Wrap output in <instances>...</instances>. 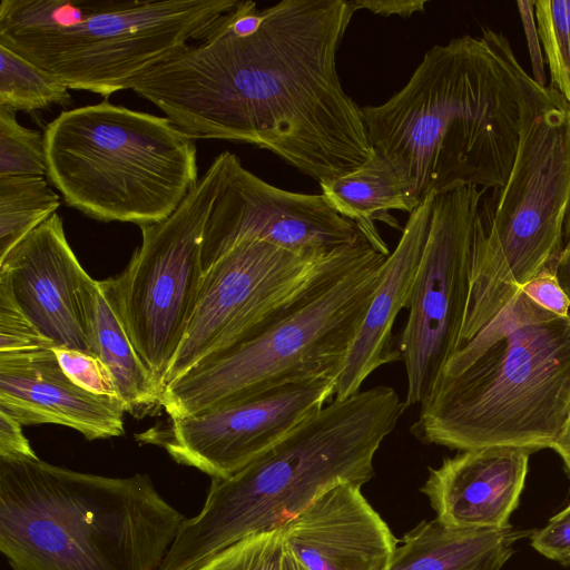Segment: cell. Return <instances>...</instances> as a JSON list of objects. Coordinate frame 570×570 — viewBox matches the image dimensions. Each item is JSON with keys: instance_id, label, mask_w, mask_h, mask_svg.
I'll list each match as a JSON object with an SVG mask.
<instances>
[{"instance_id": "1", "label": "cell", "mask_w": 570, "mask_h": 570, "mask_svg": "<svg viewBox=\"0 0 570 570\" xmlns=\"http://www.w3.org/2000/svg\"><path fill=\"white\" fill-rule=\"evenodd\" d=\"M232 11L131 90L194 140L267 149L318 183L365 164L374 149L362 108L336 68L352 1L284 0L263 9L250 35L232 28Z\"/></svg>"}, {"instance_id": "2", "label": "cell", "mask_w": 570, "mask_h": 570, "mask_svg": "<svg viewBox=\"0 0 570 570\" xmlns=\"http://www.w3.org/2000/svg\"><path fill=\"white\" fill-rule=\"evenodd\" d=\"M542 87L509 40L483 29L429 49L406 85L362 108L373 149L395 169L410 213L431 195L503 186L527 109Z\"/></svg>"}, {"instance_id": "3", "label": "cell", "mask_w": 570, "mask_h": 570, "mask_svg": "<svg viewBox=\"0 0 570 570\" xmlns=\"http://www.w3.org/2000/svg\"><path fill=\"white\" fill-rule=\"evenodd\" d=\"M570 415V314L519 289L448 363L411 432L461 451L553 448Z\"/></svg>"}, {"instance_id": "4", "label": "cell", "mask_w": 570, "mask_h": 570, "mask_svg": "<svg viewBox=\"0 0 570 570\" xmlns=\"http://www.w3.org/2000/svg\"><path fill=\"white\" fill-rule=\"evenodd\" d=\"M406 405L390 386L334 399L227 479H212L200 512L185 519L160 570H196L250 534L282 529L336 484L363 485Z\"/></svg>"}, {"instance_id": "5", "label": "cell", "mask_w": 570, "mask_h": 570, "mask_svg": "<svg viewBox=\"0 0 570 570\" xmlns=\"http://www.w3.org/2000/svg\"><path fill=\"white\" fill-rule=\"evenodd\" d=\"M185 519L147 474L0 458V551L12 570H160Z\"/></svg>"}, {"instance_id": "6", "label": "cell", "mask_w": 570, "mask_h": 570, "mask_svg": "<svg viewBox=\"0 0 570 570\" xmlns=\"http://www.w3.org/2000/svg\"><path fill=\"white\" fill-rule=\"evenodd\" d=\"M387 256L361 234L335 252L307 288L259 334L165 387L169 417L303 381H337Z\"/></svg>"}, {"instance_id": "7", "label": "cell", "mask_w": 570, "mask_h": 570, "mask_svg": "<svg viewBox=\"0 0 570 570\" xmlns=\"http://www.w3.org/2000/svg\"><path fill=\"white\" fill-rule=\"evenodd\" d=\"M485 193L473 222L461 345L561 249L570 214V102L551 86L542 87L527 109L507 183Z\"/></svg>"}, {"instance_id": "8", "label": "cell", "mask_w": 570, "mask_h": 570, "mask_svg": "<svg viewBox=\"0 0 570 570\" xmlns=\"http://www.w3.org/2000/svg\"><path fill=\"white\" fill-rule=\"evenodd\" d=\"M237 0H9L0 45L69 89L109 97L204 38Z\"/></svg>"}, {"instance_id": "9", "label": "cell", "mask_w": 570, "mask_h": 570, "mask_svg": "<svg viewBox=\"0 0 570 570\" xmlns=\"http://www.w3.org/2000/svg\"><path fill=\"white\" fill-rule=\"evenodd\" d=\"M43 139L50 183L96 220L159 223L199 179L194 139L167 117L107 99L60 112Z\"/></svg>"}, {"instance_id": "10", "label": "cell", "mask_w": 570, "mask_h": 570, "mask_svg": "<svg viewBox=\"0 0 570 570\" xmlns=\"http://www.w3.org/2000/svg\"><path fill=\"white\" fill-rule=\"evenodd\" d=\"M232 155L216 156L170 216L140 227L141 244L114 277L130 338L163 384L197 303L205 228Z\"/></svg>"}, {"instance_id": "11", "label": "cell", "mask_w": 570, "mask_h": 570, "mask_svg": "<svg viewBox=\"0 0 570 570\" xmlns=\"http://www.w3.org/2000/svg\"><path fill=\"white\" fill-rule=\"evenodd\" d=\"M487 190L465 186L434 198L409 316L397 336L407 380L406 407L421 405L433 394L460 348L470 292L473 222Z\"/></svg>"}, {"instance_id": "12", "label": "cell", "mask_w": 570, "mask_h": 570, "mask_svg": "<svg viewBox=\"0 0 570 570\" xmlns=\"http://www.w3.org/2000/svg\"><path fill=\"white\" fill-rule=\"evenodd\" d=\"M328 258L311 262L263 240L242 242L224 253L204 272L165 387L264 331L307 288Z\"/></svg>"}, {"instance_id": "13", "label": "cell", "mask_w": 570, "mask_h": 570, "mask_svg": "<svg viewBox=\"0 0 570 570\" xmlns=\"http://www.w3.org/2000/svg\"><path fill=\"white\" fill-rule=\"evenodd\" d=\"M336 382L292 383L198 414L169 417L166 428L151 429L138 439L164 448L179 464L212 479H227L333 401Z\"/></svg>"}, {"instance_id": "14", "label": "cell", "mask_w": 570, "mask_h": 570, "mask_svg": "<svg viewBox=\"0 0 570 570\" xmlns=\"http://www.w3.org/2000/svg\"><path fill=\"white\" fill-rule=\"evenodd\" d=\"M361 234L323 195L275 187L245 169L233 154L205 228L203 269L246 240L267 242L304 259L322 262Z\"/></svg>"}, {"instance_id": "15", "label": "cell", "mask_w": 570, "mask_h": 570, "mask_svg": "<svg viewBox=\"0 0 570 570\" xmlns=\"http://www.w3.org/2000/svg\"><path fill=\"white\" fill-rule=\"evenodd\" d=\"M0 276L23 313L55 347L97 356L90 328L95 279L77 259L57 213L0 261Z\"/></svg>"}, {"instance_id": "16", "label": "cell", "mask_w": 570, "mask_h": 570, "mask_svg": "<svg viewBox=\"0 0 570 570\" xmlns=\"http://www.w3.org/2000/svg\"><path fill=\"white\" fill-rule=\"evenodd\" d=\"M334 485L283 528L287 551L304 570H385L396 541L361 492Z\"/></svg>"}, {"instance_id": "17", "label": "cell", "mask_w": 570, "mask_h": 570, "mask_svg": "<svg viewBox=\"0 0 570 570\" xmlns=\"http://www.w3.org/2000/svg\"><path fill=\"white\" fill-rule=\"evenodd\" d=\"M0 411L21 425H63L87 440L122 435L127 412L120 399L76 385L63 373L53 348L0 358Z\"/></svg>"}, {"instance_id": "18", "label": "cell", "mask_w": 570, "mask_h": 570, "mask_svg": "<svg viewBox=\"0 0 570 570\" xmlns=\"http://www.w3.org/2000/svg\"><path fill=\"white\" fill-rule=\"evenodd\" d=\"M531 451L489 446L461 451L430 468L421 491L436 518L463 528L502 529L517 509Z\"/></svg>"}, {"instance_id": "19", "label": "cell", "mask_w": 570, "mask_h": 570, "mask_svg": "<svg viewBox=\"0 0 570 570\" xmlns=\"http://www.w3.org/2000/svg\"><path fill=\"white\" fill-rule=\"evenodd\" d=\"M435 196L410 213L395 249L383 263L379 285L337 379L335 399L356 394L376 368L401 360L392 330L400 311L410 304Z\"/></svg>"}, {"instance_id": "20", "label": "cell", "mask_w": 570, "mask_h": 570, "mask_svg": "<svg viewBox=\"0 0 570 570\" xmlns=\"http://www.w3.org/2000/svg\"><path fill=\"white\" fill-rule=\"evenodd\" d=\"M524 532L463 528L439 518L405 533L385 570H500Z\"/></svg>"}, {"instance_id": "21", "label": "cell", "mask_w": 570, "mask_h": 570, "mask_svg": "<svg viewBox=\"0 0 570 570\" xmlns=\"http://www.w3.org/2000/svg\"><path fill=\"white\" fill-rule=\"evenodd\" d=\"M90 328L96 354L110 372L126 411L145 415L161 406L165 386L144 363L130 338L114 277L95 281Z\"/></svg>"}, {"instance_id": "22", "label": "cell", "mask_w": 570, "mask_h": 570, "mask_svg": "<svg viewBox=\"0 0 570 570\" xmlns=\"http://www.w3.org/2000/svg\"><path fill=\"white\" fill-rule=\"evenodd\" d=\"M322 195L344 218L353 222L375 249L390 255L374 220L401 229L390 210L410 213L399 175L375 150L355 170L330 181L320 183Z\"/></svg>"}, {"instance_id": "23", "label": "cell", "mask_w": 570, "mask_h": 570, "mask_svg": "<svg viewBox=\"0 0 570 570\" xmlns=\"http://www.w3.org/2000/svg\"><path fill=\"white\" fill-rule=\"evenodd\" d=\"M59 205L60 197L45 177H0V261Z\"/></svg>"}, {"instance_id": "24", "label": "cell", "mask_w": 570, "mask_h": 570, "mask_svg": "<svg viewBox=\"0 0 570 570\" xmlns=\"http://www.w3.org/2000/svg\"><path fill=\"white\" fill-rule=\"evenodd\" d=\"M68 89L52 73L0 45V107L32 112L52 104L68 106Z\"/></svg>"}, {"instance_id": "25", "label": "cell", "mask_w": 570, "mask_h": 570, "mask_svg": "<svg viewBox=\"0 0 570 570\" xmlns=\"http://www.w3.org/2000/svg\"><path fill=\"white\" fill-rule=\"evenodd\" d=\"M551 87L570 102V0L534 1Z\"/></svg>"}, {"instance_id": "26", "label": "cell", "mask_w": 570, "mask_h": 570, "mask_svg": "<svg viewBox=\"0 0 570 570\" xmlns=\"http://www.w3.org/2000/svg\"><path fill=\"white\" fill-rule=\"evenodd\" d=\"M47 173L43 134L21 126L16 111L0 107V177Z\"/></svg>"}, {"instance_id": "27", "label": "cell", "mask_w": 570, "mask_h": 570, "mask_svg": "<svg viewBox=\"0 0 570 570\" xmlns=\"http://www.w3.org/2000/svg\"><path fill=\"white\" fill-rule=\"evenodd\" d=\"M283 530L250 534L228 546L196 570H284Z\"/></svg>"}, {"instance_id": "28", "label": "cell", "mask_w": 570, "mask_h": 570, "mask_svg": "<svg viewBox=\"0 0 570 570\" xmlns=\"http://www.w3.org/2000/svg\"><path fill=\"white\" fill-rule=\"evenodd\" d=\"M53 347L55 344L23 313L8 282L0 276V358L33 354Z\"/></svg>"}, {"instance_id": "29", "label": "cell", "mask_w": 570, "mask_h": 570, "mask_svg": "<svg viewBox=\"0 0 570 570\" xmlns=\"http://www.w3.org/2000/svg\"><path fill=\"white\" fill-rule=\"evenodd\" d=\"M63 373L79 387L100 396L120 399L114 379L95 355L67 347H53Z\"/></svg>"}, {"instance_id": "30", "label": "cell", "mask_w": 570, "mask_h": 570, "mask_svg": "<svg viewBox=\"0 0 570 570\" xmlns=\"http://www.w3.org/2000/svg\"><path fill=\"white\" fill-rule=\"evenodd\" d=\"M531 546L551 560L570 564V504L533 532Z\"/></svg>"}, {"instance_id": "31", "label": "cell", "mask_w": 570, "mask_h": 570, "mask_svg": "<svg viewBox=\"0 0 570 570\" xmlns=\"http://www.w3.org/2000/svg\"><path fill=\"white\" fill-rule=\"evenodd\" d=\"M522 292L537 305L558 316L570 314V299L559 284L552 265L527 283Z\"/></svg>"}, {"instance_id": "32", "label": "cell", "mask_w": 570, "mask_h": 570, "mask_svg": "<svg viewBox=\"0 0 570 570\" xmlns=\"http://www.w3.org/2000/svg\"><path fill=\"white\" fill-rule=\"evenodd\" d=\"M517 7L521 17L523 31L529 49L533 80L541 87H546L544 60L541 50L540 37L538 32L534 1H517Z\"/></svg>"}, {"instance_id": "33", "label": "cell", "mask_w": 570, "mask_h": 570, "mask_svg": "<svg viewBox=\"0 0 570 570\" xmlns=\"http://www.w3.org/2000/svg\"><path fill=\"white\" fill-rule=\"evenodd\" d=\"M0 458H37L21 424L0 411Z\"/></svg>"}, {"instance_id": "34", "label": "cell", "mask_w": 570, "mask_h": 570, "mask_svg": "<svg viewBox=\"0 0 570 570\" xmlns=\"http://www.w3.org/2000/svg\"><path fill=\"white\" fill-rule=\"evenodd\" d=\"M352 3L356 10L366 9L384 17L396 14L409 18L415 12H423L428 0H356Z\"/></svg>"}, {"instance_id": "35", "label": "cell", "mask_w": 570, "mask_h": 570, "mask_svg": "<svg viewBox=\"0 0 570 570\" xmlns=\"http://www.w3.org/2000/svg\"><path fill=\"white\" fill-rule=\"evenodd\" d=\"M552 267L559 284L570 299V214L566 223L562 246Z\"/></svg>"}, {"instance_id": "36", "label": "cell", "mask_w": 570, "mask_h": 570, "mask_svg": "<svg viewBox=\"0 0 570 570\" xmlns=\"http://www.w3.org/2000/svg\"><path fill=\"white\" fill-rule=\"evenodd\" d=\"M562 459L566 470L570 475V415L563 432L552 448Z\"/></svg>"}, {"instance_id": "37", "label": "cell", "mask_w": 570, "mask_h": 570, "mask_svg": "<svg viewBox=\"0 0 570 570\" xmlns=\"http://www.w3.org/2000/svg\"><path fill=\"white\" fill-rule=\"evenodd\" d=\"M284 570H304V568L287 551V549H286L285 558H284Z\"/></svg>"}]
</instances>
